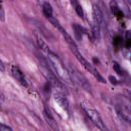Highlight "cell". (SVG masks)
Listing matches in <instances>:
<instances>
[{"label": "cell", "instance_id": "11", "mask_svg": "<svg viewBox=\"0 0 131 131\" xmlns=\"http://www.w3.org/2000/svg\"><path fill=\"white\" fill-rule=\"evenodd\" d=\"M72 27L75 37L78 41H81L82 38V35L88 33L87 30L79 24H73Z\"/></svg>", "mask_w": 131, "mask_h": 131}, {"label": "cell", "instance_id": "25", "mask_svg": "<svg viewBox=\"0 0 131 131\" xmlns=\"http://www.w3.org/2000/svg\"><path fill=\"white\" fill-rule=\"evenodd\" d=\"M121 43H122V39H121V38L117 37V38H116V39L115 40V46H119L120 45H121Z\"/></svg>", "mask_w": 131, "mask_h": 131}, {"label": "cell", "instance_id": "4", "mask_svg": "<svg viewBox=\"0 0 131 131\" xmlns=\"http://www.w3.org/2000/svg\"><path fill=\"white\" fill-rule=\"evenodd\" d=\"M71 77L73 80L81 86L84 90L88 92H91V88L87 79L84 75L79 70L72 66H70L68 68Z\"/></svg>", "mask_w": 131, "mask_h": 131}, {"label": "cell", "instance_id": "13", "mask_svg": "<svg viewBox=\"0 0 131 131\" xmlns=\"http://www.w3.org/2000/svg\"><path fill=\"white\" fill-rule=\"evenodd\" d=\"M33 34L34 35V36L35 37L36 42L39 48L46 53H48L49 51H50L48 45L43 40L40 34L36 31H34Z\"/></svg>", "mask_w": 131, "mask_h": 131}, {"label": "cell", "instance_id": "29", "mask_svg": "<svg viewBox=\"0 0 131 131\" xmlns=\"http://www.w3.org/2000/svg\"><path fill=\"white\" fill-rule=\"evenodd\" d=\"M127 37V38H131V31L127 32V33H126V37Z\"/></svg>", "mask_w": 131, "mask_h": 131}, {"label": "cell", "instance_id": "10", "mask_svg": "<svg viewBox=\"0 0 131 131\" xmlns=\"http://www.w3.org/2000/svg\"><path fill=\"white\" fill-rule=\"evenodd\" d=\"M28 21L31 23L32 24H33L40 32L41 33L47 38L48 39H52L53 37L52 33L43 26L42 25L39 21H37L36 20L33 19L32 18H30Z\"/></svg>", "mask_w": 131, "mask_h": 131}, {"label": "cell", "instance_id": "12", "mask_svg": "<svg viewBox=\"0 0 131 131\" xmlns=\"http://www.w3.org/2000/svg\"><path fill=\"white\" fill-rule=\"evenodd\" d=\"M93 16L95 23L100 26L103 21V14L100 8L96 4L93 5Z\"/></svg>", "mask_w": 131, "mask_h": 131}, {"label": "cell", "instance_id": "14", "mask_svg": "<svg viewBox=\"0 0 131 131\" xmlns=\"http://www.w3.org/2000/svg\"><path fill=\"white\" fill-rule=\"evenodd\" d=\"M110 9L112 13L117 16H122L123 12L118 6V4L115 0H112L110 3Z\"/></svg>", "mask_w": 131, "mask_h": 131}, {"label": "cell", "instance_id": "9", "mask_svg": "<svg viewBox=\"0 0 131 131\" xmlns=\"http://www.w3.org/2000/svg\"><path fill=\"white\" fill-rule=\"evenodd\" d=\"M117 100L119 104L121 105L125 111L131 114V101L127 97L124 95H118L117 97Z\"/></svg>", "mask_w": 131, "mask_h": 131}, {"label": "cell", "instance_id": "18", "mask_svg": "<svg viewBox=\"0 0 131 131\" xmlns=\"http://www.w3.org/2000/svg\"><path fill=\"white\" fill-rule=\"evenodd\" d=\"M52 85L50 82L47 81L43 86L42 93L46 99H49L50 97L51 92H52Z\"/></svg>", "mask_w": 131, "mask_h": 131}, {"label": "cell", "instance_id": "1", "mask_svg": "<svg viewBox=\"0 0 131 131\" xmlns=\"http://www.w3.org/2000/svg\"><path fill=\"white\" fill-rule=\"evenodd\" d=\"M47 54L50 61L60 79L69 84H73V81L71 77L69 71L59 57L51 51H49Z\"/></svg>", "mask_w": 131, "mask_h": 131}, {"label": "cell", "instance_id": "30", "mask_svg": "<svg viewBox=\"0 0 131 131\" xmlns=\"http://www.w3.org/2000/svg\"><path fill=\"white\" fill-rule=\"evenodd\" d=\"M128 96H129V98L131 101V91H129L128 92Z\"/></svg>", "mask_w": 131, "mask_h": 131}, {"label": "cell", "instance_id": "5", "mask_svg": "<svg viewBox=\"0 0 131 131\" xmlns=\"http://www.w3.org/2000/svg\"><path fill=\"white\" fill-rule=\"evenodd\" d=\"M85 113L93 123L102 131H106L105 124L99 113L92 108H84Z\"/></svg>", "mask_w": 131, "mask_h": 131}, {"label": "cell", "instance_id": "2", "mask_svg": "<svg viewBox=\"0 0 131 131\" xmlns=\"http://www.w3.org/2000/svg\"><path fill=\"white\" fill-rule=\"evenodd\" d=\"M37 56L41 62V63L38 66V70L42 75L47 79L48 81L50 82L52 86L54 87L60 89L61 90L63 91L66 90L64 85H62L61 82L57 79L50 69L43 57H42L39 53L37 54Z\"/></svg>", "mask_w": 131, "mask_h": 131}, {"label": "cell", "instance_id": "28", "mask_svg": "<svg viewBox=\"0 0 131 131\" xmlns=\"http://www.w3.org/2000/svg\"><path fill=\"white\" fill-rule=\"evenodd\" d=\"M4 101V96L2 94H0V105L2 104Z\"/></svg>", "mask_w": 131, "mask_h": 131}, {"label": "cell", "instance_id": "31", "mask_svg": "<svg viewBox=\"0 0 131 131\" xmlns=\"http://www.w3.org/2000/svg\"><path fill=\"white\" fill-rule=\"evenodd\" d=\"M127 1L128 3L131 5V0H127Z\"/></svg>", "mask_w": 131, "mask_h": 131}, {"label": "cell", "instance_id": "21", "mask_svg": "<svg viewBox=\"0 0 131 131\" xmlns=\"http://www.w3.org/2000/svg\"><path fill=\"white\" fill-rule=\"evenodd\" d=\"M5 20V13L2 4V2L0 0V20L2 21H4Z\"/></svg>", "mask_w": 131, "mask_h": 131}, {"label": "cell", "instance_id": "16", "mask_svg": "<svg viewBox=\"0 0 131 131\" xmlns=\"http://www.w3.org/2000/svg\"><path fill=\"white\" fill-rule=\"evenodd\" d=\"M92 35L90 38L92 41H94L95 39L99 40L100 38V26L96 23H95V24L92 28Z\"/></svg>", "mask_w": 131, "mask_h": 131}, {"label": "cell", "instance_id": "15", "mask_svg": "<svg viewBox=\"0 0 131 131\" xmlns=\"http://www.w3.org/2000/svg\"><path fill=\"white\" fill-rule=\"evenodd\" d=\"M42 11L44 15L48 19L52 16L53 8L49 3L46 2L43 4Z\"/></svg>", "mask_w": 131, "mask_h": 131}, {"label": "cell", "instance_id": "8", "mask_svg": "<svg viewBox=\"0 0 131 131\" xmlns=\"http://www.w3.org/2000/svg\"><path fill=\"white\" fill-rule=\"evenodd\" d=\"M53 97L55 101L59 105V106L64 111L68 112L69 110V105L68 99L63 92L57 91L53 94Z\"/></svg>", "mask_w": 131, "mask_h": 131}, {"label": "cell", "instance_id": "26", "mask_svg": "<svg viewBox=\"0 0 131 131\" xmlns=\"http://www.w3.org/2000/svg\"><path fill=\"white\" fill-rule=\"evenodd\" d=\"M70 1L74 8H75L77 6L79 5L78 0H70Z\"/></svg>", "mask_w": 131, "mask_h": 131}, {"label": "cell", "instance_id": "3", "mask_svg": "<svg viewBox=\"0 0 131 131\" xmlns=\"http://www.w3.org/2000/svg\"><path fill=\"white\" fill-rule=\"evenodd\" d=\"M70 49L71 51V52L73 53V54L75 55V56L77 58V59L78 60V61L81 63V64L84 67V68L88 70L90 73H91L92 74L95 76V77L97 79V80L102 83H105L106 80L105 79L101 76V75L99 74V73L98 72V71L94 68L80 53L79 51L78 50L77 48V46H71L70 45Z\"/></svg>", "mask_w": 131, "mask_h": 131}, {"label": "cell", "instance_id": "32", "mask_svg": "<svg viewBox=\"0 0 131 131\" xmlns=\"http://www.w3.org/2000/svg\"></svg>", "mask_w": 131, "mask_h": 131}, {"label": "cell", "instance_id": "6", "mask_svg": "<svg viewBox=\"0 0 131 131\" xmlns=\"http://www.w3.org/2000/svg\"><path fill=\"white\" fill-rule=\"evenodd\" d=\"M42 114L46 122L51 128L54 131H60L56 120L54 119L48 107L45 105H44V109Z\"/></svg>", "mask_w": 131, "mask_h": 131}, {"label": "cell", "instance_id": "19", "mask_svg": "<svg viewBox=\"0 0 131 131\" xmlns=\"http://www.w3.org/2000/svg\"><path fill=\"white\" fill-rule=\"evenodd\" d=\"M49 21L52 24V25L55 28H56L57 29L61 26L59 23V22L58 21V20L54 17H53V16L50 17L48 18Z\"/></svg>", "mask_w": 131, "mask_h": 131}, {"label": "cell", "instance_id": "23", "mask_svg": "<svg viewBox=\"0 0 131 131\" xmlns=\"http://www.w3.org/2000/svg\"><path fill=\"white\" fill-rule=\"evenodd\" d=\"M109 81L113 85H117L118 84V81L116 78L113 75H110L108 77Z\"/></svg>", "mask_w": 131, "mask_h": 131}, {"label": "cell", "instance_id": "22", "mask_svg": "<svg viewBox=\"0 0 131 131\" xmlns=\"http://www.w3.org/2000/svg\"><path fill=\"white\" fill-rule=\"evenodd\" d=\"M75 11L77 13V14L81 18H83L84 16V14H83V11L82 9V7L80 5L77 6L75 8Z\"/></svg>", "mask_w": 131, "mask_h": 131}, {"label": "cell", "instance_id": "27", "mask_svg": "<svg viewBox=\"0 0 131 131\" xmlns=\"http://www.w3.org/2000/svg\"><path fill=\"white\" fill-rule=\"evenodd\" d=\"M5 70V66L4 65L3 62L1 61L0 59V71L1 72H4Z\"/></svg>", "mask_w": 131, "mask_h": 131}, {"label": "cell", "instance_id": "17", "mask_svg": "<svg viewBox=\"0 0 131 131\" xmlns=\"http://www.w3.org/2000/svg\"><path fill=\"white\" fill-rule=\"evenodd\" d=\"M58 30L60 32V33L62 34V35H63L65 40L66 41V42L69 44V45H71V46H77L76 43L74 42V41L73 40V39L71 38V37L70 36V35L66 31V30L61 27L60 26Z\"/></svg>", "mask_w": 131, "mask_h": 131}, {"label": "cell", "instance_id": "7", "mask_svg": "<svg viewBox=\"0 0 131 131\" xmlns=\"http://www.w3.org/2000/svg\"><path fill=\"white\" fill-rule=\"evenodd\" d=\"M11 73L14 78L24 87L27 88L28 83L25 75L21 70L16 66H13L11 68Z\"/></svg>", "mask_w": 131, "mask_h": 131}, {"label": "cell", "instance_id": "20", "mask_svg": "<svg viewBox=\"0 0 131 131\" xmlns=\"http://www.w3.org/2000/svg\"><path fill=\"white\" fill-rule=\"evenodd\" d=\"M113 69L117 74H118L119 75H123V72L122 71V70H121L119 64L118 63L115 62L114 63Z\"/></svg>", "mask_w": 131, "mask_h": 131}, {"label": "cell", "instance_id": "24", "mask_svg": "<svg viewBox=\"0 0 131 131\" xmlns=\"http://www.w3.org/2000/svg\"><path fill=\"white\" fill-rule=\"evenodd\" d=\"M0 131H13L12 129L9 126L1 124H0Z\"/></svg>", "mask_w": 131, "mask_h": 131}]
</instances>
